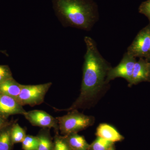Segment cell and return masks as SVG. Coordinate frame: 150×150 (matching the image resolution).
Masks as SVG:
<instances>
[{"mask_svg":"<svg viewBox=\"0 0 150 150\" xmlns=\"http://www.w3.org/2000/svg\"><path fill=\"white\" fill-rule=\"evenodd\" d=\"M150 51V24L138 33L127 53L135 57L147 59Z\"/></svg>","mask_w":150,"mask_h":150,"instance_id":"cell-5","label":"cell"},{"mask_svg":"<svg viewBox=\"0 0 150 150\" xmlns=\"http://www.w3.org/2000/svg\"><path fill=\"white\" fill-rule=\"evenodd\" d=\"M22 86L13 78L9 79L0 84V95L7 96L16 100L20 93Z\"/></svg>","mask_w":150,"mask_h":150,"instance_id":"cell-11","label":"cell"},{"mask_svg":"<svg viewBox=\"0 0 150 150\" xmlns=\"http://www.w3.org/2000/svg\"><path fill=\"white\" fill-rule=\"evenodd\" d=\"M12 78V74L8 66L0 65V84Z\"/></svg>","mask_w":150,"mask_h":150,"instance_id":"cell-19","label":"cell"},{"mask_svg":"<svg viewBox=\"0 0 150 150\" xmlns=\"http://www.w3.org/2000/svg\"><path fill=\"white\" fill-rule=\"evenodd\" d=\"M149 62L144 58H140L134 66L129 86L144 81H148Z\"/></svg>","mask_w":150,"mask_h":150,"instance_id":"cell-9","label":"cell"},{"mask_svg":"<svg viewBox=\"0 0 150 150\" xmlns=\"http://www.w3.org/2000/svg\"><path fill=\"white\" fill-rule=\"evenodd\" d=\"M58 121L59 131L63 136L78 133L93 125V116L84 115L75 109L66 115L56 117Z\"/></svg>","mask_w":150,"mask_h":150,"instance_id":"cell-3","label":"cell"},{"mask_svg":"<svg viewBox=\"0 0 150 150\" xmlns=\"http://www.w3.org/2000/svg\"><path fill=\"white\" fill-rule=\"evenodd\" d=\"M84 41L86 51L80 94L72 105L64 110L69 111L83 108L96 96L106 84V76L111 67L100 54L96 43L91 38L86 36Z\"/></svg>","mask_w":150,"mask_h":150,"instance_id":"cell-1","label":"cell"},{"mask_svg":"<svg viewBox=\"0 0 150 150\" xmlns=\"http://www.w3.org/2000/svg\"><path fill=\"white\" fill-rule=\"evenodd\" d=\"M64 136L72 150H88L90 144L83 136L79 135L78 133Z\"/></svg>","mask_w":150,"mask_h":150,"instance_id":"cell-13","label":"cell"},{"mask_svg":"<svg viewBox=\"0 0 150 150\" xmlns=\"http://www.w3.org/2000/svg\"><path fill=\"white\" fill-rule=\"evenodd\" d=\"M148 81L150 82V62H149V74Z\"/></svg>","mask_w":150,"mask_h":150,"instance_id":"cell-22","label":"cell"},{"mask_svg":"<svg viewBox=\"0 0 150 150\" xmlns=\"http://www.w3.org/2000/svg\"><path fill=\"white\" fill-rule=\"evenodd\" d=\"M96 135L97 137H100L113 143L122 142L124 139V137L117 129L107 123L100 124L97 128Z\"/></svg>","mask_w":150,"mask_h":150,"instance_id":"cell-10","label":"cell"},{"mask_svg":"<svg viewBox=\"0 0 150 150\" xmlns=\"http://www.w3.org/2000/svg\"><path fill=\"white\" fill-rule=\"evenodd\" d=\"M32 126L42 128H53L55 133H59L57 118L43 110H34L26 111L23 115Z\"/></svg>","mask_w":150,"mask_h":150,"instance_id":"cell-7","label":"cell"},{"mask_svg":"<svg viewBox=\"0 0 150 150\" xmlns=\"http://www.w3.org/2000/svg\"><path fill=\"white\" fill-rule=\"evenodd\" d=\"M38 139L37 137L32 135H26L22 142V148L23 150H37Z\"/></svg>","mask_w":150,"mask_h":150,"instance_id":"cell-18","label":"cell"},{"mask_svg":"<svg viewBox=\"0 0 150 150\" xmlns=\"http://www.w3.org/2000/svg\"><path fill=\"white\" fill-rule=\"evenodd\" d=\"M26 111L16 99L7 96L0 95V116L5 119L9 115L21 114Z\"/></svg>","mask_w":150,"mask_h":150,"instance_id":"cell-8","label":"cell"},{"mask_svg":"<svg viewBox=\"0 0 150 150\" xmlns=\"http://www.w3.org/2000/svg\"><path fill=\"white\" fill-rule=\"evenodd\" d=\"M114 143L99 137L96 139L89 145L88 150H108L111 148Z\"/></svg>","mask_w":150,"mask_h":150,"instance_id":"cell-16","label":"cell"},{"mask_svg":"<svg viewBox=\"0 0 150 150\" xmlns=\"http://www.w3.org/2000/svg\"><path fill=\"white\" fill-rule=\"evenodd\" d=\"M26 131L18 123L13 124L11 131L12 141L13 144L22 143L26 136Z\"/></svg>","mask_w":150,"mask_h":150,"instance_id":"cell-15","label":"cell"},{"mask_svg":"<svg viewBox=\"0 0 150 150\" xmlns=\"http://www.w3.org/2000/svg\"><path fill=\"white\" fill-rule=\"evenodd\" d=\"M0 52L3 53V54H5L6 55H7L8 56L7 54L6 51H2V50H0Z\"/></svg>","mask_w":150,"mask_h":150,"instance_id":"cell-24","label":"cell"},{"mask_svg":"<svg viewBox=\"0 0 150 150\" xmlns=\"http://www.w3.org/2000/svg\"><path fill=\"white\" fill-rule=\"evenodd\" d=\"M108 150H115V145H113V146Z\"/></svg>","mask_w":150,"mask_h":150,"instance_id":"cell-23","label":"cell"},{"mask_svg":"<svg viewBox=\"0 0 150 150\" xmlns=\"http://www.w3.org/2000/svg\"><path fill=\"white\" fill-rule=\"evenodd\" d=\"M36 137L39 142L37 150H53L54 140L51 136L50 129L42 128Z\"/></svg>","mask_w":150,"mask_h":150,"instance_id":"cell-12","label":"cell"},{"mask_svg":"<svg viewBox=\"0 0 150 150\" xmlns=\"http://www.w3.org/2000/svg\"><path fill=\"white\" fill-rule=\"evenodd\" d=\"M54 147L52 150H72L64 136L55 133L54 138Z\"/></svg>","mask_w":150,"mask_h":150,"instance_id":"cell-17","label":"cell"},{"mask_svg":"<svg viewBox=\"0 0 150 150\" xmlns=\"http://www.w3.org/2000/svg\"><path fill=\"white\" fill-rule=\"evenodd\" d=\"M136 58L127 52L125 53L120 63L114 68L111 67L108 71L105 80L106 83L117 78H123L129 83L137 62Z\"/></svg>","mask_w":150,"mask_h":150,"instance_id":"cell-6","label":"cell"},{"mask_svg":"<svg viewBox=\"0 0 150 150\" xmlns=\"http://www.w3.org/2000/svg\"><path fill=\"white\" fill-rule=\"evenodd\" d=\"M140 13L146 16L150 24V0H147L141 4L139 8Z\"/></svg>","mask_w":150,"mask_h":150,"instance_id":"cell-20","label":"cell"},{"mask_svg":"<svg viewBox=\"0 0 150 150\" xmlns=\"http://www.w3.org/2000/svg\"><path fill=\"white\" fill-rule=\"evenodd\" d=\"M12 126H5L0 130V150H12L14 144L11 136Z\"/></svg>","mask_w":150,"mask_h":150,"instance_id":"cell-14","label":"cell"},{"mask_svg":"<svg viewBox=\"0 0 150 150\" xmlns=\"http://www.w3.org/2000/svg\"><path fill=\"white\" fill-rule=\"evenodd\" d=\"M52 84V83L49 82L33 85H22L20 93L16 100L23 106H34L41 104Z\"/></svg>","mask_w":150,"mask_h":150,"instance_id":"cell-4","label":"cell"},{"mask_svg":"<svg viewBox=\"0 0 150 150\" xmlns=\"http://www.w3.org/2000/svg\"><path fill=\"white\" fill-rule=\"evenodd\" d=\"M6 125H7V123H6L5 119L0 116V130L2 129L4 126H5Z\"/></svg>","mask_w":150,"mask_h":150,"instance_id":"cell-21","label":"cell"},{"mask_svg":"<svg viewBox=\"0 0 150 150\" xmlns=\"http://www.w3.org/2000/svg\"><path fill=\"white\" fill-rule=\"evenodd\" d=\"M146 60H147V61H149H149H150V51L149 54V56H148L147 59H146Z\"/></svg>","mask_w":150,"mask_h":150,"instance_id":"cell-25","label":"cell"},{"mask_svg":"<svg viewBox=\"0 0 150 150\" xmlns=\"http://www.w3.org/2000/svg\"><path fill=\"white\" fill-rule=\"evenodd\" d=\"M53 4L65 26L90 30L98 19L97 5L93 0H53Z\"/></svg>","mask_w":150,"mask_h":150,"instance_id":"cell-2","label":"cell"}]
</instances>
